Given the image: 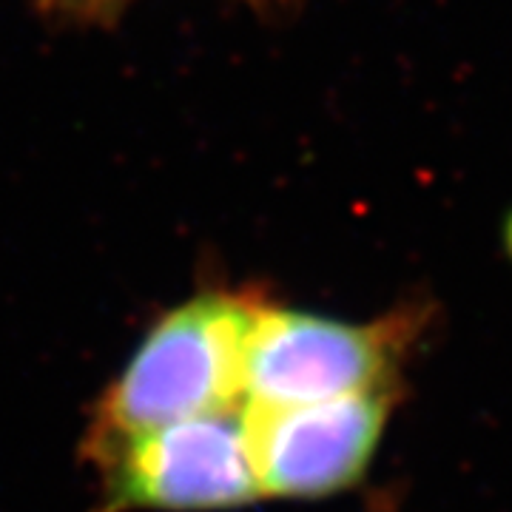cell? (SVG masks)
<instances>
[{
	"mask_svg": "<svg viewBox=\"0 0 512 512\" xmlns=\"http://www.w3.org/2000/svg\"><path fill=\"white\" fill-rule=\"evenodd\" d=\"M89 453L103 473L100 512L231 510L262 498L242 407L154 427Z\"/></svg>",
	"mask_w": 512,
	"mask_h": 512,
	"instance_id": "3957f363",
	"label": "cell"
},
{
	"mask_svg": "<svg viewBox=\"0 0 512 512\" xmlns=\"http://www.w3.org/2000/svg\"><path fill=\"white\" fill-rule=\"evenodd\" d=\"M421 319L399 311L353 325L259 299L245 345V404H311L387 390Z\"/></svg>",
	"mask_w": 512,
	"mask_h": 512,
	"instance_id": "7a4b0ae2",
	"label": "cell"
},
{
	"mask_svg": "<svg viewBox=\"0 0 512 512\" xmlns=\"http://www.w3.org/2000/svg\"><path fill=\"white\" fill-rule=\"evenodd\" d=\"M393 387L311 404H242L259 495L322 498L365 473L382 441Z\"/></svg>",
	"mask_w": 512,
	"mask_h": 512,
	"instance_id": "277c9868",
	"label": "cell"
},
{
	"mask_svg": "<svg viewBox=\"0 0 512 512\" xmlns=\"http://www.w3.org/2000/svg\"><path fill=\"white\" fill-rule=\"evenodd\" d=\"M256 305L259 299L242 293H200L165 313L100 396L89 450L174 421L239 410Z\"/></svg>",
	"mask_w": 512,
	"mask_h": 512,
	"instance_id": "6da1fadb",
	"label": "cell"
}]
</instances>
